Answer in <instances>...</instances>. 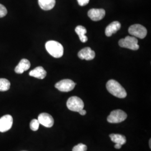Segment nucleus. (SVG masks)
Wrapping results in <instances>:
<instances>
[{
	"mask_svg": "<svg viewBox=\"0 0 151 151\" xmlns=\"http://www.w3.org/2000/svg\"><path fill=\"white\" fill-rule=\"evenodd\" d=\"M151 139H150V148H151Z\"/></svg>",
	"mask_w": 151,
	"mask_h": 151,
	"instance_id": "393cba45",
	"label": "nucleus"
},
{
	"mask_svg": "<svg viewBox=\"0 0 151 151\" xmlns=\"http://www.w3.org/2000/svg\"><path fill=\"white\" fill-rule=\"evenodd\" d=\"M45 48L52 57L60 58L63 54V47L61 44L54 40H50L45 44Z\"/></svg>",
	"mask_w": 151,
	"mask_h": 151,
	"instance_id": "f03ea898",
	"label": "nucleus"
},
{
	"mask_svg": "<svg viewBox=\"0 0 151 151\" xmlns=\"http://www.w3.org/2000/svg\"><path fill=\"white\" fill-rule=\"evenodd\" d=\"M39 125H40V123H39L38 119H32V122H30V127L31 129L33 131H37L39 129Z\"/></svg>",
	"mask_w": 151,
	"mask_h": 151,
	"instance_id": "6ab92c4d",
	"label": "nucleus"
},
{
	"mask_svg": "<svg viewBox=\"0 0 151 151\" xmlns=\"http://www.w3.org/2000/svg\"><path fill=\"white\" fill-rule=\"evenodd\" d=\"M38 3L42 9L48 11L54 7L55 5V0H38Z\"/></svg>",
	"mask_w": 151,
	"mask_h": 151,
	"instance_id": "2eb2a0df",
	"label": "nucleus"
},
{
	"mask_svg": "<svg viewBox=\"0 0 151 151\" xmlns=\"http://www.w3.org/2000/svg\"><path fill=\"white\" fill-rule=\"evenodd\" d=\"M38 120L40 124L47 128H51L54 124V119L48 113L40 114L38 116Z\"/></svg>",
	"mask_w": 151,
	"mask_h": 151,
	"instance_id": "9d476101",
	"label": "nucleus"
},
{
	"mask_svg": "<svg viewBox=\"0 0 151 151\" xmlns=\"http://www.w3.org/2000/svg\"><path fill=\"white\" fill-rule=\"evenodd\" d=\"M128 32L133 37L140 39L145 38L147 34L146 27L140 24H134L130 26Z\"/></svg>",
	"mask_w": 151,
	"mask_h": 151,
	"instance_id": "423d86ee",
	"label": "nucleus"
},
{
	"mask_svg": "<svg viewBox=\"0 0 151 151\" xmlns=\"http://www.w3.org/2000/svg\"><path fill=\"white\" fill-rule=\"evenodd\" d=\"M75 32L79 36L80 39L82 43L86 42L88 39L85 35L87 32L86 29L85 27L81 25H78L76 27Z\"/></svg>",
	"mask_w": 151,
	"mask_h": 151,
	"instance_id": "dca6fc26",
	"label": "nucleus"
},
{
	"mask_svg": "<svg viewBox=\"0 0 151 151\" xmlns=\"http://www.w3.org/2000/svg\"><path fill=\"white\" fill-rule=\"evenodd\" d=\"M13 119L10 115H6L0 118V132H6L11 129Z\"/></svg>",
	"mask_w": 151,
	"mask_h": 151,
	"instance_id": "6e6552de",
	"label": "nucleus"
},
{
	"mask_svg": "<svg viewBox=\"0 0 151 151\" xmlns=\"http://www.w3.org/2000/svg\"><path fill=\"white\" fill-rule=\"evenodd\" d=\"M10 87V82L6 78H0V91H6Z\"/></svg>",
	"mask_w": 151,
	"mask_h": 151,
	"instance_id": "a211bd4d",
	"label": "nucleus"
},
{
	"mask_svg": "<svg viewBox=\"0 0 151 151\" xmlns=\"http://www.w3.org/2000/svg\"><path fill=\"white\" fill-rule=\"evenodd\" d=\"M90 0H77V2L79 5L81 6H84L87 5L89 2Z\"/></svg>",
	"mask_w": 151,
	"mask_h": 151,
	"instance_id": "4be33fe9",
	"label": "nucleus"
},
{
	"mask_svg": "<svg viewBox=\"0 0 151 151\" xmlns=\"http://www.w3.org/2000/svg\"><path fill=\"white\" fill-rule=\"evenodd\" d=\"M75 86V83L72 80L65 79L57 82L55 85V87L60 91L70 92L74 89Z\"/></svg>",
	"mask_w": 151,
	"mask_h": 151,
	"instance_id": "0eeeda50",
	"label": "nucleus"
},
{
	"mask_svg": "<svg viewBox=\"0 0 151 151\" xmlns=\"http://www.w3.org/2000/svg\"><path fill=\"white\" fill-rule=\"evenodd\" d=\"M29 75L35 77L38 79H44L47 76V72L41 66H39L31 70L29 72Z\"/></svg>",
	"mask_w": 151,
	"mask_h": 151,
	"instance_id": "4468645a",
	"label": "nucleus"
},
{
	"mask_svg": "<svg viewBox=\"0 0 151 151\" xmlns=\"http://www.w3.org/2000/svg\"><path fill=\"white\" fill-rule=\"evenodd\" d=\"M78 113L81 114V115H85L86 114V111L83 110V109H82L80 111H78Z\"/></svg>",
	"mask_w": 151,
	"mask_h": 151,
	"instance_id": "5701e85b",
	"label": "nucleus"
},
{
	"mask_svg": "<svg viewBox=\"0 0 151 151\" xmlns=\"http://www.w3.org/2000/svg\"><path fill=\"white\" fill-rule=\"evenodd\" d=\"M108 91L115 97L123 99L127 96V93L118 82L114 80H110L106 83Z\"/></svg>",
	"mask_w": 151,
	"mask_h": 151,
	"instance_id": "f257e3e1",
	"label": "nucleus"
},
{
	"mask_svg": "<svg viewBox=\"0 0 151 151\" xmlns=\"http://www.w3.org/2000/svg\"><path fill=\"white\" fill-rule=\"evenodd\" d=\"M67 106L72 111L78 112L84 108V103L80 97L72 96L70 97L67 102Z\"/></svg>",
	"mask_w": 151,
	"mask_h": 151,
	"instance_id": "20e7f679",
	"label": "nucleus"
},
{
	"mask_svg": "<svg viewBox=\"0 0 151 151\" xmlns=\"http://www.w3.org/2000/svg\"><path fill=\"white\" fill-rule=\"evenodd\" d=\"M122 145H119V144H115V148H116V149H120L121 148H122Z\"/></svg>",
	"mask_w": 151,
	"mask_h": 151,
	"instance_id": "b1692460",
	"label": "nucleus"
},
{
	"mask_svg": "<svg viewBox=\"0 0 151 151\" xmlns=\"http://www.w3.org/2000/svg\"><path fill=\"white\" fill-rule=\"evenodd\" d=\"M7 13V9L5 7L1 4H0V18L5 17Z\"/></svg>",
	"mask_w": 151,
	"mask_h": 151,
	"instance_id": "412c9836",
	"label": "nucleus"
},
{
	"mask_svg": "<svg viewBox=\"0 0 151 151\" xmlns=\"http://www.w3.org/2000/svg\"><path fill=\"white\" fill-rule=\"evenodd\" d=\"M30 67V63L27 59H22L15 68V72L17 74H22L28 70Z\"/></svg>",
	"mask_w": 151,
	"mask_h": 151,
	"instance_id": "f8f14e48",
	"label": "nucleus"
},
{
	"mask_svg": "<svg viewBox=\"0 0 151 151\" xmlns=\"http://www.w3.org/2000/svg\"><path fill=\"white\" fill-rule=\"evenodd\" d=\"M78 56L81 60H90L95 58V53L90 47H86L78 52Z\"/></svg>",
	"mask_w": 151,
	"mask_h": 151,
	"instance_id": "9b49d317",
	"label": "nucleus"
},
{
	"mask_svg": "<svg viewBox=\"0 0 151 151\" xmlns=\"http://www.w3.org/2000/svg\"><path fill=\"white\" fill-rule=\"evenodd\" d=\"M109 137L111 141L115 144H119L122 146L127 142L126 138L123 135H121L119 134H110Z\"/></svg>",
	"mask_w": 151,
	"mask_h": 151,
	"instance_id": "f3484780",
	"label": "nucleus"
},
{
	"mask_svg": "<svg viewBox=\"0 0 151 151\" xmlns=\"http://www.w3.org/2000/svg\"><path fill=\"white\" fill-rule=\"evenodd\" d=\"M105 15V11L103 9H92L88 12V17L95 22L102 20Z\"/></svg>",
	"mask_w": 151,
	"mask_h": 151,
	"instance_id": "1a4fd4ad",
	"label": "nucleus"
},
{
	"mask_svg": "<svg viewBox=\"0 0 151 151\" xmlns=\"http://www.w3.org/2000/svg\"><path fill=\"white\" fill-rule=\"evenodd\" d=\"M127 118V114L122 110H115L108 116V120L110 123H119L124 121Z\"/></svg>",
	"mask_w": 151,
	"mask_h": 151,
	"instance_id": "39448f33",
	"label": "nucleus"
},
{
	"mask_svg": "<svg viewBox=\"0 0 151 151\" xmlns=\"http://www.w3.org/2000/svg\"><path fill=\"white\" fill-rule=\"evenodd\" d=\"M120 47L125 48L133 50H137L139 48L138 44V39L134 37L128 36L124 39H122L119 41Z\"/></svg>",
	"mask_w": 151,
	"mask_h": 151,
	"instance_id": "7ed1b4c3",
	"label": "nucleus"
},
{
	"mask_svg": "<svg viewBox=\"0 0 151 151\" xmlns=\"http://www.w3.org/2000/svg\"><path fill=\"white\" fill-rule=\"evenodd\" d=\"M121 27V24L118 22H113L110 24L105 29V34L107 37H111L117 32Z\"/></svg>",
	"mask_w": 151,
	"mask_h": 151,
	"instance_id": "ddd939ff",
	"label": "nucleus"
},
{
	"mask_svg": "<svg viewBox=\"0 0 151 151\" xmlns=\"http://www.w3.org/2000/svg\"><path fill=\"white\" fill-rule=\"evenodd\" d=\"M87 149V148L86 145L82 143H80L73 148L72 151H86Z\"/></svg>",
	"mask_w": 151,
	"mask_h": 151,
	"instance_id": "aec40b11",
	"label": "nucleus"
}]
</instances>
